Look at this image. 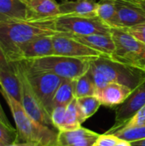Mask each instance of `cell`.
<instances>
[{"label": "cell", "instance_id": "cell-1", "mask_svg": "<svg viewBox=\"0 0 145 146\" xmlns=\"http://www.w3.org/2000/svg\"><path fill=\"white\" fill-rule=\"evenodd\" d=\"M56 19L21 20L0 23V44L9 62L20 60V49L24 44L41 37L56 34Z\"/></svg>", "mask_w": 145, "mask_h": 146}, {"label": "cell", "instance_id": "cell-2", "mask_svg": "<svg viewBox=\"0 0 145 146\" xmlns=\"http://www.w3.org/2000/svg\"><path fill=\"white\" fill-rule=\"evenodd\" d=\"M96 90L109 83H118L135 90L145 81V71L126 66L102 56L91 59L88 69Z\"/></svg>", "mask_w": 145, "mask_h": 146}, {"label": "cell", "instance_id": "cell-3", "mask_svg": "<svg viewBox=\"0 0 145 146\" xmlns=\"http://www.w3.org/2000/svg\"><path fill=\"white\" fill-rule=\"evenodd\" d=\"M0 92L13 115L19 142H36L44 146H56L58 132L56 133L50 127L34 121L27 115L20 102L1 89Z\"/></svg>", "mask_w": 145, "mask_h": 146}, {"label": "cell", "instance_id": "cell-4", "mask_svg": "<svg viewBox=\"0 0 145 146\" xmlns=\"http://www.w3.org/2000/svg\"><path fill=\"white\" fill-rule=\"evenodd\" d=\"M23 61L29 67L36 70L50 72L63 80H75L88 71L91 59L53 55Z\"/></svg>", "mask_w": 145, "mask_h": 146}, {"label": "cell", "instance_id": "cell-5", "mask_svg": "<svg viewBox=\"0 0 145 146\" xmlns=\"http://www.w3.org/2000/svg\"><path fill=\"white\" fill-rule=\"evenodd\" d=\"M115 50L110 59L145 71V44L135 38L124 28L111 27Z\"/></svg>", "mask_w": 145, "mask_h": 146}, {"label": "cell", "instance_id": "cell-6", "mask_svg": "<svg viewBox=\"0 0 145 146\" xmlns=\"http://www.w3.org/2000/svg\"><path fill=\"white\" fill-rule=\"evenodd\" d=\"M26 78L39 102L50 115L53 110V99L63 79L46 71L36 70L21 61Z\"/></svg>", "mask_w": 145, "mask_h": 146}, {"label": "cell", "instance_id": "cell-7", "mask_svg": "<svg viewBox=\"0 0 145 146\" xmlns=\"http://www.w3.org/2000/svg\"><path fill=\"white\" fill-rule=\"evenodd\" d=\"M57 33L67 35H90L95 33H110L111 27L97 16L82 17L62 15L56 19Z\"/></svg>", "mask_w": 145, "mask_h": 146}, {"label": "cell", "instance_id": "cell-8", "mask_svg": "<svg viewBox=\"0 0 145 146\" xmlns=\"http://www.w3.org/2000/svg\"><path fill=\"white\" fill-rule=\"evenodd\" d=\"M14 63L21 83V104L23 109L34 121L48 127H53L50 115L39 102L26 78L21 61L14 62Z\"/></svg>", "mask_w": 145, "mask_h": 146}, {"label": "cell", "instance_id": "cell-9", "mask_svg": "<svg viewBox=\"0 0 145 146\" xmlns=\"http://www.w3.org/2000/svg\"><path fill=\"white\" fill-rule=\"evenodd\" d=\"M144 106H145V81L133 90L129 97L116 108L115 123L106 133L112 134L121 128Z\"/></svg>", "mask_w": 145, "mask_h": 146}, {"label": "cell", "instance_id": "cell-10", "mask_svg": "<svg viewBox=\"0 0 145 146\" xmlns=\"http://www.w3.org/2000/svg\"><path fill=\"white\" fill-rule=\"evenodd\" d=\"M54 55L74 58H95L103 56L100 52L86 46L75 38L57 33L52 37Z\"/></svg>", "mask_w": 145, "mask_h": 146}, {"label": "cell", "instance_id": "cell-11", "mask_svg": "<svg viewBox=\"0 0 145 146\" xmlns=\"http://www.w3.org/2000/svg\"><path fill=\"white\" fill-rule=\"evenodd\" d=\"M116 1V14L112 27L129 28L145 22V14L126 0Z\"/></svg>", "mask_w": 145, "mask_h": 146}, {"label": "cell", "instance_id": "cell-12", "mask_svg": "<svg viewBox=\"0 0 145 146\" xmlns=\"http://www.w3.org/2000/svg\"><path fill=\"white\" fill-rule=\"evenodd\" d=\"M99 135L83 127L73 130L58 131L56 146H93Z\"/></svg>", "mask_w": 145, "mask_h": 146}, {"label": "cell", "instance_id": "cell-13", "mask_svg": "<svg viewBox=\"0 0 145 146\" xmlns=\"http://www.w3.org/2000/svg\"><path fill=\"white\" fill-rule=\"evenodd\" d=\"M132 91L126 86L118 83H109L104 87L96 90L95 96L99 99L102 105L116 109L129 97Z\"/></svg>", "mask_w": 145, "mask_h": 146}, {"label": "cell", "instance_id": "cell-14", "mask_svg": "<svg viewBox=\"0 0 145 146\" xmlns=\"http://www.w3.org/2000/svg\"><path fill=\"white\" fill-rule=\"evenodd\" d=\"M54 36V35H53ZM53 36H44L36 38L20 49V60H32L54 55Z\"/></svg>", "mask_w": 145, "mask_h": 146}, {"label": "cell", "instance_id": "cell-15", "mask_svg": "<svg viewBox=\"0 0 145 146\" xmlns=\"http://www.w3.org/2000/svg\"><path fill=\"white\" fill-rule=\"evenodd\" d=\"M27 9V20L56 19L60 16L59 3L55 0H23Z\"/></svg>", "mask_w": 145, "mask_h": 146}, {"label": "cell", "instance_id": "cell-16", "mask_svg": "<svg viewBox=\"0 0 145 146\" xmlns=\"http://www.w3.org/2000/svg\"><path fill=\"white\" fill-rule=\"evenodd\" d=\"M86 46L110 57L115 50V44L110 33H95L90 35H68Z\"/></svg>", "mask_w": 145, "mask_h": 146}, {"label": "cell", "instance_id": "cell-17", "mask_svg": "<svg viewBox=\"0 0 145 146\" xmlns=\"http://www.w3.org/2000/svg\"><path fill=\"white\" fill-rule=\"evenodd\" d=\"M97 3L92 0H65L59 3L60 16H97Z\"/></svg>", "mask_w": 145, "mask_h": 146}, {"label": "cell", "instance_id": "cell-18", "mask_svg": "<svg viewBox=\"0 0 145 146\" xmlns=\"http://www.w3.org/2000/svg\"><path fill=\"white\" fill-rule=\"evenodd\" d=\"M0 89L21 103V83L14 62L0 68Z\"/></svg>", "mask_w": 145, "mask_h": 146}, {"label": "cell", "instance_id": "cell-19", "mask_svg": "<svg viewBox=\"0 0 145 146\" xmlns=\"http://www.w3.org/2000/svg\"><path fill=\"white\" fill-rule=\"evenodd\" d=\"M27 20V9L23 0H0V23Z\"/></svg>", "mask_w": 145, "mask_h": 146}, {"label": "cell", "instance_id": "cell-20", "mask_svg": "<svg viewBox=\"0 0 145 146\" xmlns=\"http://www.w3.org/2000/svg\"><path fill=\"white\" fill-rule=\"evenodd\" d=\"M83 113L79 106L78 101L74 98L66 108L65 121L61 131L73 130L81 127V124L85 121Z\"/></svg>", "mask_w": 145, "mask_h": 146}, {"label": "cell", "instance_id": "cell-21", "mask_svg": "<svg viewBox=\"0 0 145 146\" xmlns=\"http://www.w3.org/2000/svg\"><path fill=\"white\" fill-rule=\"evenodd\" d=\"M74 98V80H63L55 94L53 109L56 106L67 107Z\"/></svg>", "mask_w": 145, "mask_h": 146}, {"label": "cell", "instance_id": "cell-22", "mask_svg": "<svg viewBox=\"0 0 145 146\" xmlns=\"http://www.w3.org/2000/svg\"><path fill=\"white\" fill-rule=\"evenodd\" d=\"M96 87L88 71L74 80V98H80L88 96H95Z\"/></svg>", "mask_w": 145, "mask_h": 146}, {"label": "cell", "instance_id": "cell-23", "mask_svg": "<svg viewBox=\"0 0 145 146\" xmlns=\"http://www.w3.org/2000/svg\"><path fill=\"white\" fill-rule=\"evenodd\" d=\"M116 14L115 0H99L97 2V16L108 26L112 27Z\"/></svg>", "mask_w": 145, "mask_h": 146}, {"label": "cell", "instance_id": "cell-24", "mask_svg": "<svg viewBox=\"0 0 145 146\" xmlns=\"http://www.w3.org/2000/svg\"><path fill=\"white\" fill-rule=\"evenodd\" d=\"M112 134L122 140H126L129 143L145 139V127H122L118 129Z\"/></svg>", "mask_w": 145, "mask_h": 146}, {"label": "cell", "instance_id": "cell-25", "mask_svg": "<svg viewBox=\"0 0 145 146\" xmlns=\"http://www.w3.org/2000/svg\"><path fill=\"white\" fill-rule=\"evenodd\" d=\"M77 101L85 120L91 117L102 105L101 102L96 96H88L77 98Z\"/></svg>", "mask_w": 145, "mask_h": 146}, {"label": "cell", "instance_id": "cell-26", "mask_svg": "<svg viewBox=\"0 0 145 146\" xmlns=\"http://www.w3.org/2000/svg\"><path fill=\"white\" fill-rule=\"evenodd\" d=\"M17 142H19V137L16 128L0 121V143L3 145H9Z\"/></svg>", "mask_w": 145, "mask_h": 146}, {"label": "cell", "instance_id": "cell-27", "mask_svg": "<svg viewBox=\"0 0 145 146\" xmlns=\"http://www.w3.org/2000/svg\"><path fill=\"white\" fill-rule=\"evenodd\" d=\"M66 108L65 106H56L54 107L50 119L52 121V125L54 128H56L58 131L62 129L64 121H65V114H66Z\"/></svg>", "mask_w": 145, "mask_h": 146}, {"label": "cell", "instance_id": "cell-28", "mask_svg": "<svg viewBox=\"0 0 145 146\" xmlns=\"http://www.w3.org/2000/svg\"><path fill=\"white\" fill-rule=\"evenodd\" d=\"M120 140L121 139L116 137L115 134L105 133L99 135L93 146H115Z\"/></svg>", "mask_w": 145, "mask_h": 146}, {"label": "cell", "instance_id": "cell-29", "mask_svg": "<svg viewBox=\"0 0 145 146\" xmlns=\"http://www.w3.org/2000/svg\"><path fill=\"white\" fill-rule=\"evenodd\" d=\"M145 127V106H144L122 127Z\"/></svg>", "mask_w": 145, "mask_h": 146}, {"label": "cell", "instance_id": "cell-30", "mask_svg": "<svg viewBox=\"0 0 145 146\" xmlns=\"http://www.w3.org/2000/svg\"><path fill=\"white\" fill-rule=\"evenodd\" d=\"M126 30L130 34H132L135 38L145 44V22L136 25L129 28H126Z\"/></svg>", "mask_w": 145, "mask_h": 146}, {"label": "cell", "instance_id": "cell-31", "mask_svg": "<svg viewBox=\"0 0 145 146\" xmlns=\"http://www.w3.org/2000/svg\"><path fill=\"white\" fill-rule=\"evenodd\" d=\"M9 64H10V62H9V60L7 59V57L3 52V50L1 46V44H0V68H5V67L9 66Z\"/></svg>", "mask_w": 145, "mask_h": 146}, {"label": "cell", "instance_id": "cell-32", "mask_svg": "<svg viewBox=\"0 0 145 146\" xmlns=\"http://www.w3.org/2000/svg\"><path fill=\"white\" fill-rule=\"evenodd\" d=\"M126 1L137 6L145 14V0H126Z\"/></svg>", "mask_w": 145, "mask_h": 146}, {"label": "cell", "instance_id": "cell-33", "mask_svg": "<svg viewBox=\"0 0 145 146\" xmlns=\"http://www.w3.org/2000/svg\"><path fill=\"white\" fill-rule=\"evenodd\" d=\"M3 146H44L41 144L36 143V142H17L12 145H3Z\"/></svg>", "mask_w": 145, "mask_h": 146}, {"label": "cell", "instance_id": "cell-34", "mask_svg": "<svg viewBox=\"0 0 145 146\" xmlns=\"http://www.w3.org/2000/svg\"><path fill=\"white\" fill-rule=\"evenodd\" d=\"M0 121H2L3 122H4V123L7 124V125L11 126L10 122L9 121V120H8V118H7V116H6L4 111H3V108H2L1 104H0Z\"/></svg>", "mask_w": 145, "mask_h": 146}, {"label": "cell", "instance_id": "cell-35", "mask_svg": "<svg viewBox=\"0 0 145 146\" xmlns=\"http://www.w3.org/2000/svg\"><path fill=\"white\" fill-rule=\"evenodd\" d=\"M132 146H145V139L139 140V141H135L131 143Z\"/></svg>", "mask_w": 145, "mask_h": 146}, {"label": "cell", "instance_id": "cell-36", "mask_svg": "<svg viewBox=\"0 0 145 146\" xmlns=\"http://www.w3.org/2000/svg\"><path fill=\"white\" fill-rule=\"evenodd\" d=\"M115 146H132L131 145V143H129V142H127V141H126V140H122V139H121L116 145Z\"/></svg>", "mask_w": 145, "mask_h": 146}, {"label": "cell", "instance_id": "cell-37", "mask_svg": "<svg viewBox=\"0 0 145 146\" xmlns=\"http://www.w3.org/2000/svg\"><path fill=\"white\" fill-rule=\"evenodd\" d=\"M0 146H3V145H2V144L0 143Z\"/></svg>", "mask_w": 145, "mask_h": 146}]
</instances>
